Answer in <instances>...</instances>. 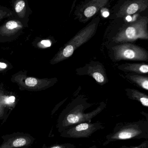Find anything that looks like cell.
Returning <instances> with one entry per match:
<instances>
[{
	"label": "cell",
	"mask_w": 148,
	"mask_h": 148,
	"mask_svg": "<svg viewBox=\"0 0 148 148\" xmlns=\"http://www.w3.org/2000/svg\"><path fill=\"white\" fill-rule=\"evenodd\" d=\"M141 133V130L138 128L127 127L122 128L106 136V139L108 142L118 140H129L138 136Z\"/></svg>",
	"instance_id": "cell-9"
},
{
	"label": "cell",
	"mask_w": 148,
	"mask_h": 148,
	"mask_svg": "<svg viewBox=\"0 0 148 148\" xmlns=\"http://www.w3.org/2000/svg\"><path fill=\"white\" fill-rule=\"evenodd\" d=\"M148 18L142 17L132 23L117 27L113 23L107 27L104 33L105 46L134 41L138 39H148Z\"/></svg>",
	"instance_id": "cell-2"
},
{
	"label": "cell",
	"mask_w": 148,
	"mask_h": 148,
	"mask_svg": "<svg viewBox=\"0 0 148 148\" xmlns=\"http://www.w3.org/2000/svg\"><path fill=\"white\" fill-rule=\"evenodd\" d=\"M118 69L123 71L138 74H148V64L145 63H125L119 66Z\"/></svg>",
	"instance_id": "cell-10"
},
{
	"label": "cell",
	"mask_w": 148,
	"mask_h": 148,
	"mask_svg": "<svg viewBox=\"0 0 148 148\" xmlns=\"http://www.w3.org/2000/svg\"><path fill=\"white\" fill-rule=\"evenodd\" d=\"M77 75L88 76L92 77L99 85L103 86L108 82L104 65L98 61H91L84 67L76 68Z\"/></svg>",
	"instance_id": "cell-8"
},
{
	"label": "cell",
	"mask_w": 148,
	"mask_h": 148,
	"mask_svg": "<svg viewBox=\"0 0 148 148\" xmlns=\"http://www.w3.org/2000/svg\"><path fill=\"white\" fill-rule=\"evenodd\" d=\"M92 106L84 95L77 96L60 114L57 120L56 128L60 133L74 125L83 122H91V120L106 108V104L101 102L96 109L91 112L84 111Z\"/></svg>",
	"instance_id": "cell-1"
},
{
	"label": "cell",
	"mask_w": 148,
	"mask_h": 148,
	"mask_svg": "<svg viewBox=\"0 0 148 148\" xmlns=\"http://www.w3.org/2000/svg\"><path fill=\"white\" fill-rule=\"evenodd\" d=\"M127 78L143 89L148 90V77L139 75H127Z\"/></svg>",
	"instance_id": "cell-11"
},
{
	"label": "cell",
	"mask_w": 148,
	"mask_h": 148,
	"mask_svg": "<svg viewBox=\"0 0 148 148\" xmlns=\"http://www.w3.org/2000/svg\"><path fill=\"white\" fill-rule=\"evenodd\" d=\"M114 61H148V52L141 47L128 43L105 46Z\"/></svg>",
	"instance_id": "cell-4"
},
{
	"label": "cell",
	"mask_w": 148,
	"mask_h": 148,
	"mask_svg": "<svg viewBox=\"0 0 148 148\" xmlns=\"http://www.w3.org/2000/svg\"><path fill=\"white\" fill-rule=\"evenodd\" d=\"M110 0H84L76 7L75 20L85 23L108 4Z\"/></svg>",
	"instance_id": "cell-5"
},
{
	"label": "cell",
	"mask_w": 148,
	"mask_h": 148,
	"mask_svg": "<svg viewBox=\"0 0 148 148\" xmlns=\"http://www.w3.org/2000/svg\"><path fill=\"white\" fill-rule=\"evenodd\" d=\"M15 101V97L14 96H10L8 97L5 100V102L6 103L8 104H11L14 103Z\"/></svg>",
	"instance_id": "cell-17"
},
{
	"label": "cell",
	"mask_w": 148,
	"mask_h": 148,
	"mask_svg": "<svg viewBox=\"0 0 148 148\" xmlns=\"http://www.w3.org/2000/svg\"><path fill=\"white\" fill-rule=\"evenodd\" d=\"M7 65L4 63L0 62V68L1 69H5L7 68Z\"/></svg>",
	"instance_id": "cell-18"
},
{
	"label": "cell",
	"mask_w": 148,
	"mask_h": 148,
	"mask_svg": "<svg viewBox=\"0 0 148 148\" xmlns=\"http://www.w3.org/2000/svg\"><path fill=\"white\" fill-rule=\"evenodd\" d=\"M130 95L133 100L138 101L145 107H148V95L136 89H130Z\"/></svg>",
	"instance_id": "cell-12"
},
{
	"label": "cell",
	"mask_w": 148,
	"mask_h": 148,
	"mask_svg": "<svg viewBox=\"0 0 148 148\" xmlns=\"http://www.w3.org/2000/svg\"><path fill=\"white\" fill-rule=\"evenodd\" d=\"M25 6V2L24 1L21 0L19 1L16 5L15 8L16 11L17 13H20L24 9Z\"/></svg>",
	"instance_id": "cell-15"
},
{
	"label": "cell",
	"mask_w": 148,
	"mask_h": 148,
	"mask_svg": "<svg viewBox=\"0 0 148 148\" xmlns=\"http://www.w3.org/2000/svg\"><path fill=\"white\" fill-rule=\"evenodd\" d=\"M29 142V140H27L24 138H20L15 140L12 143L13 146L14 147H23Z\"/></svg>",
	"instance_id": "cell-13"
},
{
	"label": "cell",
	"mask_w": 148,
	"mask_h": 148,
	"mask_svg": "<svg viewBox=\"0 0 148 148\" xmlns=\"http://www.w3.org/2000/svg\"><path fill=\"white\" fill-rule=\"evenodd\" d=\"M148 8V0H131L119 3L110 10L109 18H123L144 11Z\"/></svg>",
	"instance_id": "cell-6"
},
{
	"label": "cell",
	"mask_w": 148,
	"mask_h": 148,
	"mask_svg": "<svg viewBox=\"0 0 148 148\" xmlns=\"http://www.w3.org/2000/svg\"><path fill=\"white\" fill-rule=\"evenodd\" d=\"M101 17L99 15L93 18L86 26L79 30L50 60V65H55L71 57L76 50L89 41L96 33Z\"/></svg>",
	"instance_id": "cell-3"
},
{
	"label": "cell",
	"mask_w": 148,
	"mask_h": 148,
	"mask_svg": "<svg viewBox=\"0 0 148 148\" xmlns=\"http://www.w3.org/2000/svg\"><path fill=\"white\" fill-rule=\"evenodd\" d=\"M18 24L15 21H9L6 24V27L8 29L12 30L15 28H17Z\"/></svg>",
	"instance_id": "cell-16"
},
{
	"label": "cell",
	"mask_w": 148,
	"mask_h": 148,
	"mask_svg": "<svg viewBox=\"0 0 148 148\" xmlns=\"http://www.w3.org/2000/svg\"><path fill=\"white\" fill-rule=\"evenodd\" d=\"M50 148H76L75 146L70 143H64V144H56L52 145L48 147Z\"/></svg>",
	"instance_id": "cell-14"
},
{
	"label": "cell",
	"mask_w": 148,
	"mask_h": 148,
	"mask_svg": "<svg viewBox=\"0 0 148 148\" xmlns=\"http://www.w3.org/2000/svg\"><path fill=\"white\" fill-rule=\"evenodd\" d=\"M104 127L101 122H83L74 125L63 130L60 133V136L63 138H89L94 133L103 129Z\"/></svg>",
	"instance_id": "cell-7"
}]
</instances>
